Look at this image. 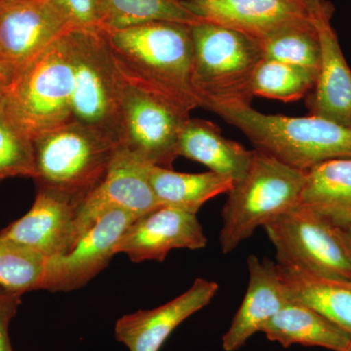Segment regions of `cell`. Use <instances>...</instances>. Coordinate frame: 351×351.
<instances>
[{"instance_id":"44dd1931","label":"cell","mask_w":351,"mask_h":351,"mask_svg":"<svg viewBox=\"0 0 351 351\" xmlns=\"http://www.w3.org/2000/svg\"><path fill=\"white\" fill-rule=\"evenodd\" d=\"M300 205L343 228L351 221V158L334 159L306 172Z\"/></svg>"},{"instance_id":"6da1fadb","label":"cell","mask_w":351,"mask_h":351,"mask_svg":"<svg viewBox=\"0 0 351 351\" xmlns=\"http://www.w3.org/2000/svg\"><path fill=\"white\" fill-rule=\"evenodd\" d=\"M101 31L126 82L189 114L200 108L191 85V25L151 22Z\"/></svg>"},{"instance_id":"f1b7e54d","label":"cell","mask_w":351,"mask_h":351,"mask_svg":"<svg viewBox=\"0 0 351 351\" xmlns=\"http://www.w3.org/2000/svg\"><path fill=\"white\" fill-rule=\"evenodd\" d=\"M73 27L101 29L98 0H55Z\"/></svg>"},{"instance_id":"52a82bcc","label":"cell","mask_w":351,"mask_h":351,"mask_svg":"<svg viewBox=\"0 0 351 351\" xmlns=\"http://www.w3.org/2000/svg\"><path fill=\"white\" fill-rule=\"evenodd\" d=\"M73 69V121L119 144L124 82L101 29H68Z\"/></svg>"},{"instance_id":"e575fe53","label":"cell","mask_w":351,"mask_h":351,"mask_svg":"<svg viewBox=\"0 0 351 351\" xmlns=\"http://www.w3.org/2000/svg\"><path fill=\"white\" fill-rule=\"evenodd\" d=\"M346 351H351V343L350 346H348V350H346Z\"/></svg>"},{"instance_id":"5bb4252c","label":"cell","mask_w":351,"mask_h":351,"mask_svg":"<svg viewBox=\"0 0 351 351\" xmlns=\"http://www.w3.org/2000/svg\"><path fill=\"white\" fill-rule=\"evenodd\" d=\"M77 209L71 198L38 189L31 210L2 230L0 239L29 247L49 260L68 252L77 240Z\"/></svg>"},{"instance_id":"3957f363","label":"cell","mask_w":351,"mask_h":351,"mask_svg":"<svg viewBox=\"0 0 351 351\" xmlns=\"http://www.w3.org/2000/svg\"><path fill=\"white\" fill-rule=\"evenodd\" d=\"M193 57L191 85L200 108L251 106L252 82L263 59L255 39L211 23L191 25Z\"/></svg>"},{"instance_id":"4dcf8cb0","label":"cell","mask_w":351,"mask_h":351,"mask_svg":"<svg viewBox=\"0 0 351 351\" xmlns=\"http://www.w3.org/2000/svg\"><path fill=\"white\" fill-rule=\"evenodd\" d=\"M292 1L302 7L313 20H331L334 9L326 0H292Z\"/></svg>"},{"instance_id":"1f68e13d","label":"cell","mask_w":351,"mask_h":351,"mask_svg":"<svg viewBox=\"0 0 351 351\" xmlns=\"http://www.w3.org/2000/svg\"><path fill=\"white\" fill-rule=\"evenodd\" d=\"M7 92V83L2 75L1 71H0V108H3L4 101H5V96Z\"/></svg>"},{"instance_id":"83f0119b","label":"cell","mask_w":351,"mask_h":351,"mask_svg":"<svg viewBox=\"0 0 351 351\" xmlns=\"http://www.w3.org/2000/svg\"><path fill=\"white\" fill-rule=\"evenodd\" d=\"M36 176L34 142L4 108H0V182L8 178Z\"/></svg>"},{"instance_id":"4fadbf2b","label":"cell","mask_w":351,"mask_h":351,"mask_svg":"<svg viewBox=\"0 0 351 351\" xmlns=\"http://www.w3.org/2000/svg\"><path fill=\"white\" fill-rule=\"evenodd\" d=\"M207 239L195 214L161 206L136 219L122 234L115 253L133 262H162L175 249L199 250Z\"/></svg>"},{"instance_id":"e0dca14e","label":"cell","mask_w":351,"mask_h":351,"mask_svg":"<svg viewBox=\"0 0 351 351\" xmlns=\"http://www.w3.org/2000/svg\"><path fill=\"white\" fill-rule=\"evenodd\" d=\"M249 282L243 302L223 335L225 351H237L291 302L276 263L267 258H247Z\"/></svg>"},{"instance_id":"603a6c76","label":"cell","mask_w":351,"mask_h":351,"mask_svg":"<svg viewBox=\"0 0 351 351\" xmlns=\"http://www.w3.org/2000/svg\"><path fill=\"white\" fill-rule=\"evenodd\" d=\"M147 179L161 206L197 214L212 198L228 193L234 181L228 176L209 172H176L160 166L147 165Z\"/></svg>"},{"instance_id":"d4e9b609","label":"cell","mask_w":351,"mask_h":351,"mask_svg":"<svg viewBox=\"0 0 351 351\" xmlns=\"http://www.w3.org/2000/svg\"><path fill=\"white\" fill-rule=\"evenodd\" d=\"M263 59L300 66L318 75L321 45L311 18L297 21L258 41Z\"/></svg>"},{"instance_id":"d6986e66","label":"cell","mask_w":351,"mask_h":351,"mask_svg":"<svg viewBox=\"0 0 351 351\" xmlns=\"http://www.w3.org/2000/svg\"><path fill=\"white\" fill-rule=\"evenodd\" d=\"M178 156L203 164L212 172L232 178L234 184L248 172L255 149L223 137L221 129L208 120H186L178 144Z\"/></svg>"},{"instance_id":"7402d4cb","label":"cell","mask_w":351,"mask_h":351,"mask_svg":"<svg viewBox=\"0 0 351 351\" xmlns=\"http://www.w3.org/2000/svg\"><path fill=\"white\" fill-rule=\"evenodd\" d=\"M277 267L291 301L311 307L351 336V280L324 278L298 267Z\"/></svg>"},{"instance_id":"7a4b0ae2","label":"cell","mask_w":351,"mask_h":351,"mask_svg":"<svg viewBox=\"0 0 351 351\" xmlns=\"http://www.w3.org/2000/svg\"><path fill=\"white\" fill-rule=\"evenodd\" d=\"M215 113L237 127L255 151L295 169L308 171L334 159L351 158V129L320 117L265 114L252 106Z\"/></svg>"},{"instance_id":"ac0fdd59","label":"cell","mask_w":351,"mask_h":351,"mask_svg":"<svg viewBox=\"0 0 351 351\" xmlns=\"http://www.w3.org/2000/svg\"><path fill=\"white\" fill-rule=\"evenodd\" d=\"M321 45L315 85L307 95L309 115L351 129V69L343 56L331 20H313Z\"/></svg>"},{"instance_id":"8fae6325","label":"cell","mask_w":351,"mask_h":351,"mask_svg":"<svg viewBox=\"0 0 351 351\" xmlns=\"http://www.w3.org/2000/svg\"><path fill=\"white\" fill-rule=\"evenodd\" d=\"M136 219L121 209L101 215L68 252L47 260L39 289L69 292L86 285L110 263L122 234Z\"/></svg>"},{"instance_id":"4316f807","label":"cell","mask_w":351,"mask_h":351,"mask_svg":"<svg viewBox=\"0 0 351 351\" xmlns=\"http://www.w3.org/2000/svg\"><path fill=\"white\" fill-rule=\"evenodd\" d=\"M47 258L24 245L0 239V287L22 295L40 287Z\"/></svg>"},{"instance_id":"cb8c5ba5","label":"cell","mask_w":351,"mask_h":351,"mask_svg":"<svg viewBox=\"0 0 351 351\" xmlns=\"http://www.w3.org/2000/svg\"><path fill=\"white\" fill-rule=\"evenodd\" d=\"M101 29H119L151 22H200L182 0H98Z\"/></svg>"},{"instance_id":"ffe728a7","label":"cell","mask_w":351,"mask_h":351,"mask_svg":"<svg viewBox=\"0 0 351 351\" xmlns=\"http://www.w3.org/2000/svg\"><path fill=\"white\" fill-rule=\"evenodd\" d=\"M262 332L284 348L293 345L318 346L332 351H346L351 336L311 307L291 301L271 318Z\"/></svg>"},{"instance_id":"9c48e42d","label":"cell","mask_w":351,"mask_h":351,"mask_svg":"<svg viewBox=\"0 0 351 351\" xmlns=\"http://www.w3.org/2000/svg\"><path fill=\"white\" fill-rule=\"evenodd\" d=\"M189 117V113L125 82L119 145L142 162L171 169L179 156L180 133Z\"/></svg>"},{"instance_id":"f546056e","label":"cell","mask_w":351,"mask_h":351,"mask_svg":"<svg viewBox=\"0 0 351 351\" xmlns=\"http://www.w3.org/2000/svg\"><path fill=\"white\" fill-rule=\"evenodd\" d=\"M20 295L0 287V351H11L8 323L15 314Z\"/></svg>"},{"instance_id":"7c38bea8","label":"cell","mask_w":351,"mask_h":351,"mask_svg":"<svg viewBox=\"0 0 351 351\" xmlns=\"http://www.w3.org/2000/svg\"><path fill=\"white\" fill-rule=\"evenodd\" d=\"M147 165L117 147L105 179L78 206L77 239L110 210H124L140 218L161 207L147 179Z\"/></svg>"},{"instance_id":"d6a6232c","label":"cell","mask_w":351,"mask_h":351,"mask_svg":"<svg viewBox=\"0 0 351 351\" xmlns=\"http://www.w3.org/2000/svg\"><path fill=\"white\" fill-rule=\"evenodd\" d=\"M343 232L345 233L346 241H348V243L350 245L351 249V221L350 223H348V226H346L345 228H343Z\"/></svg>"},{"instance_id":"277c9868","label":"cell","mask_w":351,"mask_h":351,"mask_svg":"<svg viewBox=\"0 0 351 351\" xmlns=\"http://www.w3.org/2000/svg\"><path fill=\"white\" fill-rule=\"evenodd\" d=\"M32 142L38 189L61 193L78 206L105 179L119 147L76 121L40 134Z\"/></svg>"},{"instance_id":"484cf974","label":"cell","mask_w":351,"mask_h":351,"mask_svg":"<svg viewBox=\"0 0 351 351\" xmlns=\"http://www.w3.org/2000/svg\"><path fill=\"white\" fill-rule=\"evenodd\" d=\"M317 75L300 66L263 59L254 73L253 96L291 103L311 93Z\"/></svg>"},{"instance_id":"ba28073f","label":"cell","mask_w":351,"mask_h":351,"mask_svg":"<svg viewBox=\"0 0 351 351\" xmlns=\"http://www.w3.org/2000/svg\"><path fill=\"white\" fill-rule=\"evenodd\" d=\"M263 228L276 248L277 265L351 280V249L343 228L320 215L299 204Z\"/></svg>"},{"instance_id":"836d02e7","label":"cell","mask_w":351,"mask_h":351,"mask_svg":"<svg viewBox=\"0 0 351 351\" xmlns=\"http://www.w3.org/2000/svg\"><path fill=\"white\" fill-rule=\"evenodd\" d=\"M15 1H18V0H0V7L7 5V4H10Z\"/></svg>"},{"instance_id":"30bf717a","label":"cell","mask_w":351,"mask_h":351,"mask_svg":"<svg viewBox=\"0 0 351 351\" xmlns=\"http://www.w3.org/2000/svg\"><path fill=\"white\" fill-rule=\"evenodd\" d=\"M71 27L55 0H18L0 7V71L7 89Z\"/></svg>"},{"instance_id":"2e32d148","label":"cell","mask_w":351,"mask_h":351,"mask_svg":"<svg viewBox=\"0 0 351 351\" xmlns=\"http://www.w3.org/2000/svg\"><path fill=\"white\" fill-rule=\"evenodd\" d=\"M198 20L241 32L257 43L281 27L311 18L292 0H182Z\"/></svg>"},{"instance_id":"9a60e30c","label":"cell","mask_w":351,"mask_h":351,"mask_svg":"<svg viewBox=\"0 0 351 351\" xmlns=\"http://www.w3.org/2000/svg\"><path fill=\"white\" fill-rule=\"evenodd\" d=\"M219 285L197 278L184 294L149 311L127 314L115 324V338L129 351H159L173 331L211 302Z\"/></svg>"},{"instance_id":"5b68a950","label":"cell","mask_w":351,"mask_h":351,"mask_svg":"<svg viewBox=\"0 0 351 351\" xmlns=\"http://www.w3.org/2000/svg\"><path fill=\"white\" fill-rule=\"evenodd\" d=\"M304 182V171L255 151L248 172L233 184L223 208V253L234 251L258 228L298 206Z\"/></svg>"},{"instance_id":"8992f818","label":"cell","mask_w":351,"mask_h":351,"mask_svg":"<svg viewBox=\"0 0 351 351\" xmlns=\"http://www.w3.org/2000/svg\"><path fill=\"white\" fill-rule=\"evenodd\" d=\"M68 29L7 89L4 110L32 140L73 121V69Z\"/></svg>"}]
</instances>
